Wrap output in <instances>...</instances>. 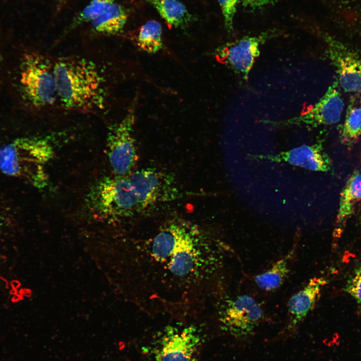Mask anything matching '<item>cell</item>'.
Returning <instances> with one entry per match:
<instances>
[{"instance_id":"cell-11","label":"cell","mask_w":361,"mask_h":361,"mask_svg":"<svg viewBox=\"0 0 361 361\" xmlns=\"http://www.w3.org/2000/svg\"><path fill=\"white\" fill-rule=\"evenodd\" d=\"M327 53L336 69L338 85L345 92H361V51L328 40Z\"/></svg>"},{"instance_id":"cell-4","label":"cell","mask_w":361,"mask_h":361,"mask_svg":"<svg viewBox=\"0 0 361 361\" xmlns=\"http://www.w3.org/2000/svg\"><path fill=\"white\" fill-rule=\"evenodd\" d=\"M20 84L24 97L33 107L52 106L59 101L54 62L37 52H28L22 57Z\"/></svg>"},{"instance_id":"cell-18","label":"cell","mask_w":361,"mask_h":361,"mask_svg":"<svg viewBox=\"0 0 361 361\" xmlns=\"http://www.w3.org/2000/svg\"><path fill=\"white\" fill-rule=\"evenodd\" d=\"M361 135V96L356 95L349 101L341 131V139L352 143Z\"/></svg>"},{"instance_id":"cell-16","label":"cell","mask_w":361,"mask_h":361,"mask_svg":"<svg viewBox=\"0 0 361 361\" xmlns=\"http://www.w3.org/2000/svg\"><path fill=\"white\" fill-rule=\"evenodd\" d=\"M294 252L293 248L268 270L255 276L254 280L257 286L265 291H271L280 287L289 273V263Z\"/></svg>"},{"instance_id":"cell-5","label":"cell","mask_w":361,"mask_h":361,"mask_svg":"<svg viewBox=\"0 0 361 361\" xmlns=\"http://www.w3.org/2000/svg\"><path fill=\"white\" fill-rule=\"evenodd\" d=\"M87 201L92 211L104 217L128 216L139 210V200L128 176L101 178L91 188Z\"/></svg>"},{"instance_id":"cell-10","label":"cell","mask_w":361,"mask_h":361,"mask_svg":"<svg viewBox=\"0 0 361 361\" xmlns=\"http://www.w3.org/2000/svg\"><path fill=\"white\" fill-rule=\"evenodd\" d=\"M268 35L245 37L224 44L215 51V56L221 63L235 73L247 79L256 58L260 54L261 44Z\"/></svg>"},{"instance_id":"cell-3","label":"cell","mask_w":361,"mask_h":361,"mask_svg":"<svg viewBox=\"0 0 361 361\" xmlns=\"http://www.w3.org/2000/svg\"><path fill=\"white\" fill-rule=\"evenodd\" d=\"M52 148L49 140L40 136L20 137L1 145L0 172L43 187V165L52 156Z\"/></svg>"},{"instance_id":"cell-8","label":"cell","mask_w":361,"mask_h":361,"mask_svg":"<svg viewBox=\"0 0 361 361\" xmlns=\"http://www.w3.org/2000/svg\"><path fill=\"white\" fill-rule=\"evenodd\" d=\"M135 99L122 120L111 125L107 136L109 161L113 172L118 176L131 174L136 160V150L133 136L135 121Z\"/></svg>"},{"instance_id":"cell-19","label":"cell","mask_w":361,"mask_h":361,"mask_svg":"<svg viewBox=\"0 0 361 361\" xmlns=\"http://www.w3.org/2000/svg\"><path fill=\"white\" fill-rule=\"evenodd\" d=\"M361 200V172L354 173L341 194L337 219L341 221L352 212L353 206Z\"/></svg>"},{"instance_id":"cell-13","label":"cell","mask_w":361,"mask_h":361,"mask_svg":"<svg viewBox=\"0 0 361 361\" xmlns=\"http://www.w3.org/2000/svg\"><path fill=\"white\" fill-rule=\"evenodd\" d=\"M337 81L328 88L320 99L308 111L287 120L286 124H305L312 127L331 125L340 120L344 103L338 90Z\"/></svg>"},{"instance_id":"cell-25","label":"cell","mask_w":361,"mask_h":361,"mask_svg":"<svg viewBox=\"0 0 361 361\" xmlns=\"http://www.w3.org/2000/svg\"><path fill=\"white\" fill-rule=\"evenodd\" d=\"M2 225H3V223H2V220H1V218H0V236H1V232H2Z\"/></svg>"},{"instance_id":"cell-9","label":"cell","mask_w":361,"mask_h":361,"mask_svg":"<svg viewBox=\"0 0 361 361\" xmlns=\"http://www.w3.org/2000/svg\"><path fill=\"white\" fill-rule=\"evenodd\" d=\"M171 176L152 168H142L128 175L139 203V210L175 199L178 192Z\"/></svg>"},{"instance_id":"cell-7","label":"cell","mask_w":361,"mask_h":361,"mask_svg":"<svg viewBox=\"0 0 361 361\" xmlns=\"http://www.w3.org/2000/svg\"><path fill=\"white\" fill-rule=\"evenodd\" d=\"M202 338L194 325H168L151 347L155 361H196Z\"/></svg>"},{"instance_id":"cell-6","label":"cell","mask_w":361,"mask_h":361,"mask_svg":"<svg viewBox=\"0 0 361 361\" xmlns=\"http://www.w3.org/2000/svg\"><path fill=\"white\" fill-rule=\"evenodd\" d=\"M218 302L217 316L222 330L238 339L254 333L263 317V310L251 296L241 295Z\"/></svg>"},{"instance_id":"cell-20","label":"cell","mask_w":361,"mask_h":361,"mask_svg":"<svg viewBox=\"0 0 361 361\" xmlns=\"http://www.w3.org/2000/svg\"><path fill=\"white\" fill-rule=\"evenodd\" d=\"M161 25L154 20L147 21L140 28L137 45L142 51L150 54L159 51L162 47Z\"/></svg>"},{"instance_id":"cell-17","label":"cell","mask_w":361,"mask_h":361,"mask_svg":"<svg viewBox=\"0 0 361 361\" xmlns=\"http://www.w3.org/2000/svg\"><path fill=\"white\" fill-rule=\"evenodd\" d=\"M156 10L167 24L179 27L187 24L192 18L184 5L178 0H146Z\"/></svg>"},{"instance_id":"cell-1","label":"cell","mask_w":361,"mask_h":361,"mask_svg":"<svg viewBox=\"0 0 361 361\" xmlns=\"http://www.w3.org/2000/svg\"><path fill=\"white\" fill-rule=\"evenodd\" d=\"M136 249L140 302L148 313L189 314L222 298L225 248L198 225L169 221Z\"/></svg>"},{"instance_id":"cell-23","label":"cell","mask_w":361,"mask_h":361,"mask_svg":"<svg viewBox=\"0 0 361 361\" xmlns=\"http://www.w3.org/2000/svg\"><path fill=\"white\" fill-rule=\"evenodd\" d=\"M345 291L361 304V266L355 270L353 276L348 281Z\"/></svg>"},{"instance_id":"cell-26","label":"cell","mask_w":361,"mask_h":361,"mask_svg":"<svg viewBox=\"0 0 361 361\" xmlns=\"http://www.w3.org/2000/svg\"><path fill=\"white\" fill-rule=\"evenodd\" d=\"M61 3H65L68 0H59Z\"/></svg>"},{"instance_id":"cell-14","label":"cell","mask_w":361,"mask_h":361,"mask_svg":"<svg viewBox=\"0 0 361 361\" xmlns=\"http://www.w3.org/2000/svg\"><path fill=\"white\" fill-rule=\"evenodd\" d=\"M264 157L274 161H284L314 171H327L331 165L329 159L323 151L320 143L303 145L275 155Z\"/></svg>"},{"instance_id":"cell-12","label":"cell","mask_w":361,"mask_h":361,"mask_svg":"<svg viewBox=\"0 0 361 361\" xmlns=\"http://www.w3.org/2000/svg\"><path fill=\"white\" fill-rule=\"evenodd\" d=\"M325 280L314 277L300 291L294 294L288 302V320L284 328L269 342H277L293 336L319 297Z\"/></svg>"},{"instance_id":"cell-15","label":"cell","mask_w":361,"mask_h":361,"mask_svg":"<svg viewBox=\"0 0 361 361\" xmlns=\"http://www.w3.org/2000/svg\"><path fill=\"white\" fill-rule=\"evenodd\" d=\"M127 19L124 8L114 3L104 12L91 21L93 29L104 35H115L124 27Z\"/></svg>"},{"instance_id":"cell-24","label":"cell","mask_w":361,"mask_h":361,"mask_svg":"<svg viewBox=\"0 0 361 361\" xmlns=\"http://www.w3.org/2000/svg\"><path fill=\"white\" fill-rule=\"evenodd\" d=\"M273 0H241L243 5L247 7L258 8L268 5Z\"/></svg>"},{"instance_id":"cell-22","label":"cell","mask_w":361,"mask_h":361,"mask_svg":"<svg viewBox=\"0 0 361 361\" xmlns=\"http://www.w3.org/2000/svg\"><path fill=\"white\" fill-rule=\"evenodd\" d=\"M223 16L225 26L228 32L233 29V21L239 0H217Z\"/></svg>"},{"instance_id":"cell-27","label":"cell","mask_w":361,"mask_h":361,"mask_svg":"<svg viewBox=\"0 0 361 361\" xmlns=\"http://www.w3.org/2000/svg\"><path fill=\"white\" fill-rule=\"evenodd\" d=\"M1 63H2V57H1V56L0 54V68H1Z\"/></svg>"},{"instance_id":"cell-2","label":"cell","mask_w":361,"mask_h":361,"mask_svg":"<svg viewBox=\"0 0 361 361\" xmlns=\"http://www.w3.org/2000/svg\"><path fill=\"white\" fill-rule=\"evenodd\" d=\"M59 101L65 108L82 111L103 109L104 79L97 67L84 58H59L54 62Z\"/></svg>"},{"instance_id":"cell-21","label":"cell","mask_w":361,"mask_h":361,"mask_svg":"<svg viewBox=\"0 0 361 361\" xmlns=\"http://www.w3.org/2000/svg\"><path fill=\"white\" fill-rule=\"evenodd\" d=\"M115 0H90L89 4L74 20L71 27L91 22L115 3Z\"/></svg>"}]
</instances>
